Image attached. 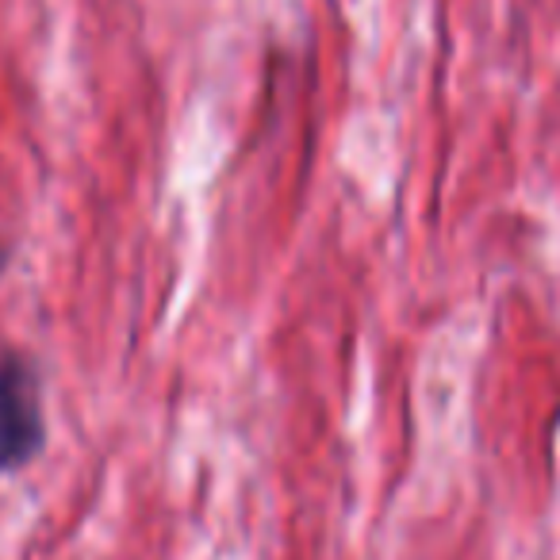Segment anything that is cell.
Listing matches in <instances>:
<instances>
[{"mask_svg":"<svg viewBox=\"0 0 560 560\" xmlns=\"http://www.w3.org/2000/svg\"><path fill=\"white\" fill-rule=\"evenodd\" d=\"M43 450L39 376L20 353L0 358V472L27 465Z\"/></svg>","mask_w":560,"mask_h":560,"instance_id":"cell-1","label":"cell"},{"mask_svg":"<svg viewBox=\"0 0 560 560\" xmlns=\"http://www.w3.org/2000/svg\"><path fill=\"white\" fill-rule=\"evenodd\" d=\"M4 265H9V249H4V242H0V272H4Z\"/></svg>","mask_w":560,"mask_h":560,"instance_id":"cell-2","label":"cell"}]
</instances>
